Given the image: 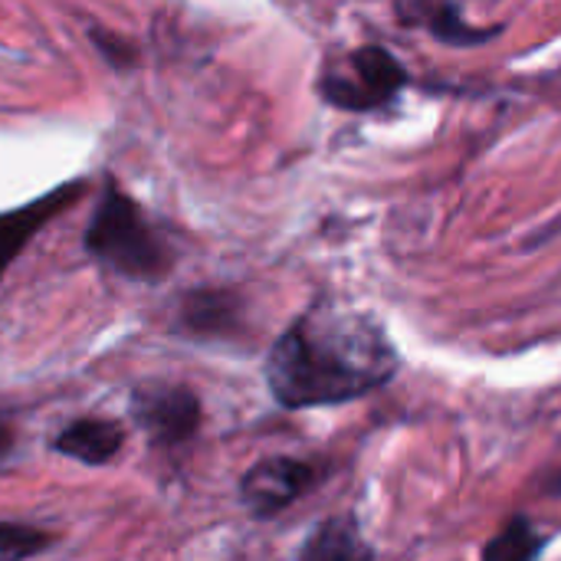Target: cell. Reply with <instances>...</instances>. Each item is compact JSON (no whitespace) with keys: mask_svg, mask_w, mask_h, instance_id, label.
<instances>
[{"mask_svg":"<svg viewBox=\"0 0 561 561\" xmlns=\"http://www.w3.org/2000/svg\"><path fill=\"white\" fill-rule=\"evenodd\" d=\"M398 371L385 329L355 309L319 302L302 312L266 355V385L289 408H329L365 398Z\"/></svg>","mask_w":561,"mask_h":561,"instance_id":"cell-1","label":"cell"},{"mask_svg":"<svg viewBox=\"0 0 561 561\" xmlns=\"http://www.w3.org/2000/svg\"><path fill=\"white\" fill-rule=\"evenodd\" d=\"M82 247L105 270L135 279L161 283L174 270V250L115 181H105L102 197L85 224Z\"/></svg>","mask_w":561,"mask_h":561,"instance_id":"cell-2","label":"cell"},{"mask_svg":"<svg viewBox=\"0 0 561 561\" xmlns=\"http://www.w3.org/2000/svg\"><path fill=\"white\" fill-rule=\"evenodd\" d=\"M408 85L404 66L385 46H362L342 62L329 66L319 79V92L329 105L345 112H371L398 99Z\"/></svg>","mask_w":561,"mask_h":561,"instance_id":"cell-3","label":"cell"},{"mask_svg":"<svg viewBox=\"0 0 561 561\" xmlns=\"http://www.w3.org/2000/svg\"><path fill=\"white\" fill-rule=\"evenodd\" d=\"M131 421L148 434L154 447H181L201 427V401L191 388L171 381H145L128 398Z\"/></svg>","mask_w":561,"mask_h":561,"instance_id":"cell-4","label":"cell"},{"mask_svg":"<svg viewBox=\"0 0 561 561\" xmlns=\"http://www.w3.org/2000/svg\"><path fill=\"white\" fill-rule=\"evenodd\" d=\"M316 483V467L296 457H266L240 480V500L256 519H270L293 506Z\"/></svg>","mask_w":561,"mask_h":561,"instance_id":"cell-5","label":"cell"},{"mask_svg":"<svg viewBox=\"0 0 561 561\" xmlns=\"http://www.w3.org/2000/svg\"><path fill=\"white\" fill-rule=\"evenodd\" d=\"M85 191H89V181H85V178H72V181H66V184L46 191L43 197H36V201H30V204H20V207L0 214V279H3V273L10 270V263L23 253V247H26L49 220H56L59 214H66Z\"/></svg>","mask_w":561,"mask_h":561,"instance_id":"cell-6","label":"cell"},{"mask_svg":"<svg viewBox=\"0 0 561 561\" xmlns=\"http://www.w3.org/2000/svg\"><path fill=\"white\" fill-rule=\"evenodd\" d=\"M174 325L191 339H233L243 325V299L224 286H197L178 302Z\"/></svg>","mask_w":561,"mask_h":561,"instance_id":"cell-7","label":"cell"},{"mask_svg":"<svg viewBox=\"0 0 561 561\" xmlns=\"http://www.w3.org/2000/svg\"><path fill=\"white\" fill-rule=\"evenodd\" d=\"M125 444V427L108 417H79L69 421L59 434H53L49 450L85 467H105L118 457Z\"/></svg>","mask_w":561,"mask_h":561,"instance_id":"cell-8","label":"cell"},{"mask_svg":"<svg viewBox=\"0 0 561 561\" xmlns=\"http://www.w3.org/2000/svg\"><path fill=\"white\" fill-rule=\"evenodd\" d=\"M371 556L355 516H332L309 533L296 561H371Z\"/></svg>","mask_w":561,"mask_h":561,"instance_id":"cell-9","label":"cell"},{"mask_svg":"<svg viewBox=\"0 0 561 561\" xmlns=\"http://www.w3.org/2000/svg\"><path fill=\"white\" fill-rule=\"evenodd\" d=\"M401 16L421 20L437 39H444V43H450V46H477V43H486L490 36L500 33V30H480V26L467 23V20H463V10H460V7H450V3L411 7V10L401 7Z\"/></svg>","mask_w":561,"mask_h":561,"instance_id":"cell-10","label":"cell"},{"mask_svg":"<svg viewBox=\"0 0 561 561\" xmlns=\"http://www.w3.org/2000/svg\"><path fill=\"white\" fill-rule=\"evenodd\" d=\"M546 539L526 523V519H513L483 552V561H536L542 552Z\"/></svg>","mask_w":561,"mask_h":561,"instance_id":"cell-11","label":"cell"},{"mask_svg":"<svg viewBox=\"0 0 561 561\" xmlns=\"http://www.w3.org/2000/svg\"><path fill=\"white\" fill-rule=\"evenodd\" d=\"M56 542L49 529L30 526V523H0V561L36 559Z\"/></svg>","mask_w":561,"mask_h":561,"instance_id":"cell-12","label":"cell"},{"mask_svg":"<svg viewBox=\"0 0 561 561\" xmlns=\"http://www.w3.org/2000/svg\"><path fill=\"white\" fill-rule=\"evenodd\" d=\"M89 36H92V43H95V49L102 53V59L112 66V69H131L135 62H138V46L128 39V36H118V33H112V30H102V26H92L89 30Z\"/></svg>","mask_w":561,"mask_h":561,"instance_id":"cell-13","label":"cell"},{"mask_svg":"<svg viewBox=\"0 0 561 561\" xmlns=\"http://www.w3.org/2000/svg\"><path fill=\"white\" fill-rule=\"evenodd\" d=\"M10 447H13V431L7 424H0V460L10 454Z\"/></svg>","mask_w":561,"mask_h":561,"instance_id":"cell-14","label":"cell"},{"mask_svg":"<svg viewBox=\"0 0 561 561\" xmlns=\"http://www.w3.org/2000/svg\"><path fill=\"white\" fill-rule=\"evenodd\" d=\"M549 490H552V493H556V496H559V493H561V473H559V477H556V483H552V486H549Z\"/></svg>","mask_w":561,"mask_h":561,"instance_id":"cell-15","label":"cell"}]
</instances>
